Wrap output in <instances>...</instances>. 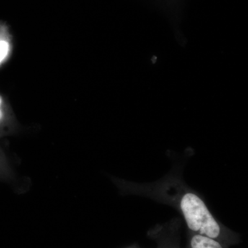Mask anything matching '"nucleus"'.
<instances>
[{
  "mask_svg": "<svg viewBox=\"0 0 248 248\" xmlns=\"http://www.w3.org/2000/svg\"><path fill=\"white\" fill-rule=\"evenodd\" d=\"M181 209L189 229L211 239L218 237L221 232L219 225L198 196L186 194L181 202Z\"/></svg>",
  "mask_w": 248,
  "mask_h": 248,
  "instance_id": "1",
  "label": "nucleus"
},
{
  "mask_svg": "<svg viewBox=\"0 0 248 248\" xmlns=\"http://www.w3.org/2000/svg\"><path fill=\"white\" fill-rule=\"evenodd\" d=\"M12 50L11 35L7 27L0 24V66L9 58Z\"/></svg>",
  "mask_w": 248,
  "mask_h": 248,
  "instance_id": "2",
  "label": "nucleus"
},
{
  "mask_svg": "<svg viewBox=\"0 0 248 248\" xmlns=\"http://www.w3.org/2000/svg\"><path fill=\"white\" fill-rule=\"evenodd\" d=\"M191 248H223L215 239L201 234H196L190 241Z\"/></svg>",
  "mask_w": 248,
  "mask_h": 248,
  "instance_id": "3",
  "label": "nucleus"
},
{
  "mask_svg": "<svg viewBox=\"0 0 248 248\" xmlns=\"http://www.w3.org/2000/svg\"><path fill=\"white\" fill-rule=\"evenodd\" d=\"M6 113H5L4 99L0 95V125L4 122Z\"/></svg>",
  "mask_w": 248,
  "mask_h": 248,
  "instance_id": "4",
  "label": "nucleus"
}]
</instances>
